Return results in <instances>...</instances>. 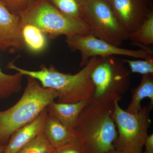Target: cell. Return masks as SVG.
<instances>
[{"instance_id": "obj_10", "label": "cell", "mask_w": 153, "mask_h": 153, "mask_svg": "<svg viewBox=\"0 0 153 153\" xmlns=\"http://www.w3.org/2000/svg\"><path fill=\"white\" fill-rule=\"evenodd\" d=\"M20 16L12 13L0 0V50L14 53L24 48Z\"/></svg>"}, {"instance_id": "obj_30", "label": "cell", "mask_w": 153, "mask_h": 153, "mask_svg": "<svg viewBox=\"0 0 153 153\" xmlns=\"http://www.w3.org/2000/svg\"></svg>"}, {"instance_id": "obj_4", "label": "cell", "mask_w": 153, "mask_h": 153, "mask_svg": "<svg viewBox=\"0 0 153 153\" xmlns=\"http://www.w3.org/2000/svg\"><path fill=\"white\" fill-rule=\"evenodd\" d=\"M19 16L22 25L36 26L50 39L62 35L90 34V27L85 21L65 16L47 0H34Z\"/></svg>"}, {"instance_id": "obj_5", "label": "cell", "mask_w": 153, "mask_h": 153, "mask_svg": "<svg viewBox=\"0 0 153 153\" xmlns=\"http://www.w3.org/2000/svg\"><path fill=\"white\" fill-rule=\"evenodd\" d=\"M120 100L117 99L114 101V108L111 115L118 128L117 137L114 143L115 149L122 153H143L153 108L149 105L136 113H130L120 106Z\"/></svg>"}, {"instance_id": "obj_18", "label": "cell", "mask_w": 153, "mask_h": 153, "mask_svg": "<svg viewBox=\"0 0 153 153\" xmlns=\"http://www.w3.org/2000/svg\"><path fill=\"white\" fill-rule=\"evenodd\" d=\"M47 1L65 16L73 19L83 20L82 9L84 0Z\"/></svg>"}, {"instance_id": "obj_14", "label": "cell", "mask_w": 153, "mask_h": 153, "mask_svg": "<svg viewBox=\"0 0 153 153\" xmlns=\"http://www.w3.org/2000/svg\"><path fill=\"white\" fill-rule=\"evenodd\" d=\"M146 97L149 98V103L153 107V74L142 75L141 81L138 86L131 89V100L126 111L134 114L141 109V102Z\"/></svg>"}, {"instance_id": "obj_19", "label": "cell", "mask_w": 153, "mask_h": 153, "mask_svg": "<svg viewBox=\"0 0 153 153\" xmlns=\"http://www.w3.org/2000/svg\"><path fill=\"white\" fill-rule=\"evenodd\" d=\"M54 150L42 132L22 147L16 153H48Z\"/></svg>"}, {"instance_id": "obj_13", "label": "cell", "mask_w": 153, "mask_h": 153, "mask_svg": "<svg viewBox=\"0 0 153 153\" xmlns=\"http://www.w3.org/2000/svg\"><path fill=\"white\" fill-rule=\"evenodd\" d=\"M43 134L55 149L75 140L73 133L48 113L45 120Z\"/></svg>"}, {"instance_id": "obj_16", "label": "cell", "mask_w": 153, "mask_h": 153, "mask_svg": "<svg viewBox=\"0 0 153 153\" xmlns=\"http://www.w3.org/2000/svg\"><path fill=\"white\" fill-rule=\"evenodd\" d=\"M128 39L133 46L141 49H148L153 44V9L149 13L144 21L139 27L128 35Z\"/></svg>"}, {"instance_id": "obj_6", "label": "cell", "mask_w": 153, "mask_h": 153, "mask_svg": "<svg viewBox=\"0 0 153 153\" xmlns=\"http://www.w3.org/2000/svg\"><path fill=\"white\" fill-rule=\"evenodd\" d=\"M122 59L114 56L102 57L91 73L95 91L91 99L102 102L121 99L130 85L131 71Z\"/></svg>"}, {"instance_id": "obj_7", "label": "cell", "mask_w": 153, "mask_h": 153, "mask_svg": "<svg viewBox=\"0 0 153 153\" xmlns=\"http://www.w3.org/2000/svg\"><path fill=\"white\" fill-rule=\"evenodd\" d=\"M82 17L95 38L118 47L128 39V34L107 0H84Z\"/></svg>"}, {"instance_id": "obj_21", "label": "cell", "mask_w": 153, "mask_h": 153, "mask_svg": "<svg viewBox=\"0 0 153 153\" xmlns=\"http://www.w3.org/2000/svg\"><path fill=\"white\" fill-rule=\"evenodd\" d=\"M34 0H6L4 2L7 7L14 14L19 15Z\"/></svg>"}, {"instance_id": "obj_25", "label": "cell", "mask_w": 153, "mask_h": 153, "mask_svg": "<svg viewBox=\"0 0 153 153\" xmlns=\"http://www.w3.org/2000/svg\"><path fill=\"white\" fill-rule=\"evenodd\" d=\"M107 153H122L121 152H119V151H117L116 150L114 149L113 150L109 151Z\"/></svg>"}, {"instance_id": "obj_8", "label": "cell", "mask_w": 153, "mask_h": 153, "mask_svg": "<svg viewBox=\"0 0 153 153\" xmlns=\"http://www.w3.org/2000/svg\"><path fill=\"white\" fill-rule=\"evenodd\" d=\"M65 41L71 51H79L81 53L79 66L81 67L85 66L89 59L94 57H106L120 55L153 60V52L149 48L138 50L124 49L95 38L90 34L66 36Z\"/></svg>"}, {"instance_id": "obj_27", "label": "cell", "mask_w": 153, "mask_h": 153, "mask_svg": "<svg viewBox=\"0 0 153 153\" xmlns=\"http://www.w3.org/2000/svg\"><path fill=\"white\" fill-rule=\"evenodd\" d=\"M54 150L51 151V152H49L48 153H53V152H54Z\"/></svg>"}, {"instance_id": "obj_28", "label": "cell", "mask_w": 153, "mask_h": 153, "mask_svg": "<svg viewBox=\"0 0 153 153\" xmlns=\"http://www.w3.org/2000/svg\"><path fill=\"white\" fill-rule=\"evenodd\" d=\"M53 153H56V152H55V150H54V152H53Z\"/></svg>"}, {"instance_id": "obj_2", "label": "cell", "mask_w": 153, "mask_h": 153, "mask_svg": "<svg viewBox=\"0 0 153 153\" xmlns=\"http://www.w3.org/2000/svg\"><path fill=\"white\" fill-rule=\"evenodd\" d=\"M102 57L90 58L87 64L75 74H65L57 70L53 65L47 67L42 64L38 71H31L15 65V60L8 63L7 68L15 70L22 75L36 78L43 87L52 88L57 91V102L74 103L93 97L95 86L90 74L101 61Z\"/></svg>"}, {"instance_id": "obj_20", "label": "cell", "mask_w": 153, "mask_h": 153, "mask_svg": "<svg viewBox=\"0 0 153 153\" xmlns=\"http://www.w3.org/2000/svg\"><path fill=\"white\" fill-rule=\"evenodd\" d=\"M126 64H128L131 73L144 74H153V60H133L122 59Z\"/></svg>"}, {"instance_id": "obj_22", "label": "cell", "mask_w": 153, "mask_h": 153, "mask_svg": "<svg viewBox=\"0 0 153 153\" xmlns=\"http://www.w3.org/2000/svg\"><path fill=\"white\" fill-rule=\"evenodd\" d=\"M56 153H84L75 140L55 149Z\"/></svg>"}, {"instance_id": "obj_26", "label": "cell", "mask_w": 153, "mask_h": 153, "mask_svg": "<svg viewBox=\"0 0 153 153\" xmlns=\"http://www.w3.org/2000/svg\"><path fill=\"white\" fill-rule=\"evenodd\" d=\"M143 153H153V152H148V151H145V152H144Z\"/></svg>"}, {"instance_id": "obj_3", "label": "cell", "mask_w": 153, "mask_h": 153, "mask_svg": "<svg viewBox=\"0 0 153 153\" xmlns=\"http://www.w3.org/2000/svg\"><path fill=\"white\" fill-rule=\"evenodd\" d=\"M27 78V86L19 101L8 109L0 111V145H4L12 134L34 120L57 98L54 89L43 87L32 76Z\"/></svg>"}, {"instance_id": "obj_15", "label": "cell", "mask_w": 153, "mask_h": 153, "mask_svg": "<svg viewBox=\"0 0 153 153\" xmlns=\"http://www.w3.org/2000/svg\"><path fill=\"white\" fill-rule=\"evenodd\" d=\"M21 33L24 47L29 52L38 54L47 49L48 37L36 26L30 24L22 25Z\"/></svg>"}, {"instance_id": "obj_23", "label": "cell", "mask_w": 153, "mask_h": 153, "mask_svg": "<svg viewBox=\"0 0 153 153\" xmlns=\"http://www.w3.org/2000/svg\"><path fill=\"white\" fill-rule=\"evenodd\" d=\"M144 146L146 151L153 152V134L148 135L145 141Z\"/></svg>"}, {"instance_id": "obj_17", "label": "cell", "mask_w": 153, "mask_h": 153, "mask_svg": "<svg viewBox=\"0 0 153 153\" xmlns=\"http://www.w3.org/2000/svg\"><path fill=\"white\" fill-rule=\"evenodd\" d=\"M23 76L18 72L13 74H5L0 68V100L9 98L21 91Z\"/></svg>"}, {"instance_id": "obj_29", "label": "cell", "mask_w": 153, "mask_h": 153, "mask_svg": "<svg viewBox=\"0 0 153 153\" xmlns=\"http://www.w3.org/2000/svg\"><path fill=\"white\" fill-rule=\"evenodd\" d=\"M1 1H6V0H1Z\"/></svg>"}, {"instance_id": "obj_9", "label": "cell", "mask_w": 153, "mask_h": 153, "mask_svg": "<svg viewBox=\"0 0 153 153\" xmlns=\"http://www.w3.org/2000/svg\"><path fill=\"white\" fill-rule=\"evenodd\" d=\"M128 34L136 30L153 9V0H107Z\"/></svg>"}, {"instance_id": "obj_24", "label": "cell", "mask_w": 153, "mask_h": 153, "mask_svg": "<svg viewBox=\"0 0 153 153\" xmlns=\"http://www.w3.org/2000/svg\"><path fill=\"white\" fill-rule=\"evenodd\" d=\"M6 145H0V153H2L5 149Z\"/></svg>"}, {"instance_id": "obj_1", "label": "cell", "mask_w": 153, "mask_h": 153, "mask_svg": "<svg viewBox=\"0 0 153 153\" xmlns=\"http://www.w3.org/2000/svg\"><path fill=\"white\" fill-rule=\"evenodd\" d=\"M114 108V102L91 99L82 109L72 133L83 153H107L115 149L118 132L111 117Z\"/></svg>"}, {"instance_id": "obj_11", "label": "cell", "mask_w": 153, "mask_h": 153, "mask_svg": "<svg viewBox=\"0 0 153 153\" xmlns=\"http://www.w3.org/2000/svg\"><path fill=\"white\" fill-rule=\"evenodd\" d=\"M47 113L46 108L34 120L12 134L3 153H16L22 147L42 133Z\"/></svg>"}, {"instance_id": "obj_12", "label": "cell", "mask_w": 153, "mask_h": 153, "mask_svg": "<svg viewBox=\"0 0 153 153\" xmlns=\"http://www.w3.org/2000/svg\"><path fill=\"white\" fill-rule=\"evenodd\" d=\"M91 100L74 103H59L53 101L47 107V112L72 132L79 114Z\"/></svg>"}]
</instances>
